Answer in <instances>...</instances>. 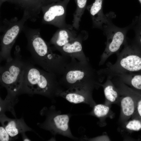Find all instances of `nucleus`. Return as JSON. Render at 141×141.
<instances>
[{"instance_id": "14", "label": "nucleus", "mask_w": 141, "mask_h": 141, "mask_svg": "<svg viewBox=\"0 0 141 141\" xmlns=\"http://www.w3.org/2000/svg\"><path fill=\"white\" fill-rule=\"evenodd\" d=\"M44 0H21L20 5L23 10V15L32 21L36 20L44 5Z\"/></svg>"}, {"instance_id": "12", "label": "nucleus", "mask_w": 141, "mask_h": 141, "mask_svg": "<svg viewBox=\"0 0 141 141\" xmlns=\"http://www.w3.org/2000/svg\"><path fill=\"white\" fill-rule=\"evenodd\" d=\"M57 50L62 55L70 58H74L80 61H89L83 52L79 40L74 39Z\"/></svg>"}, {"instance_id": "10", "label": "nucleus", "mask_w": 141, "mask_h": 141, "mask_svg": "<svg viewBox=\"0 0 141 141\" xmlns=\"http://www.w3.org/2000/svg\"><path fill=\"white\" fill-rule=\"evenodd\" d=\"M69 0L58 1L44 5L42 11L43 13L42 22L57 25L59 19L63 16L65 11V7Z\"/></svg>"}, {"instance_id": "27", "label": "nucleus", "mask_w": 141, "mask_h": 141, "mask_svg": "<svg viewBox=\"0 0 141 141\" xmlns=\"http://www.w3.org/2000/svg\"><path fill=\"white\" fill-rule=\"evenodd\" d=\"M59 0H44V4L45 5L52 2H55Z\"/></svg>"}, {"instance_id": "21", "label": "nucleus", "mask_w": 141, "mask_h": 141, "mask_svg": "<svg viewBox=\"0 0 141 141\" xmlns=\"http://www.w3.org/2000/svg\"><path fill=\"white\" fill-rule=\"evenodd\" d=\"M134 26L135 36L132 43L141 51V22L137 21Z\"/></svg>"}, {"instance_id": "18", "label": "nucleus", "mask_w": 141, "mask_h": 141, "mask_svg": "<svg viewBox=\"0 0 141 141\" xmlns=\"http://www.w3.org/2000/svg\"><path fill=\"white\" fill-rule=\"evenodd\" d=\"M74 39L70 37L66 31L62 30L53 36L50 43L53 45L55 49L58 50Z\"/></svg>"}, {"instance_id": "19", "label": "nucleus", "mask_w": 141, "mask_h": 141, "mask_svg": "<svg viewBox=\"0 0 141 141\" xmlns=\"http://www.w3.org/2000/svg\"><path fill=\"white\" fill-rule=\"evenodd\" d=\"M126 92L135 98L137 103V108L136 112L134 115L137 114L139 117L137 119H141V94L129 87L126 88Z\"/></svg>"}, {"instance_id": "28", "label": "nucleus", "mask_w": 141, "mask_h": 141, "mask_svg": "<svg viewBox=\"0 0 141 141\" xmlns=\"http://www.w3.org/2000/svg\"><path fill=\"white\" fill-rule=\"evenodd\" d=\"M141 5V0H138ZM137 20L138 21H141V13L140 14L138 17Z\"/></svg>"}, {"instance_id": "15", "label": "nucleus", "mask_w": 141, "mask_h": 141, "mask_svg": "<svg viewBox=\"0 0 141 141\" xmlns=\"http://www.w3.org/2000/svg\"><path fill=\"white\" fill-rule=\"evenodd\" d=\"M100 86L103 89L106 100L105 105L108 106V104L116 103L119 100L120 93L111 79L107 78L105 83L101 84Z\"/></svg>"}, {"instance_id": "11", "label": "nucleus", "mask_w": 141, "mask_h": 141, "mask_svg": "<svg viewBox=\"0 0 141 141\" xmlns=\"http://www.w3.org/2000/svg\"><path fill=\"white\" fill-rule=\"evenodd\" d=\"M0 121L10 136L16 139L19 134L33 130L25 122L23 117L18 119H11L7 117L5 113L0 114Z\"/></svg>"}, {"instance_id": "1", "label": "nucleus", "mask_w": 141, "mask_h": 141, "mask_svg": "<svg viewBox=\"0 0 141 141\" xmlns=\"http://www.w3.org/2000/svg\"><path fill=\"white\" fill-rule=\"evenodd\" d=\"M64 91L56 75L36 67L30 61L25 60L19 95L38 94L54 99L60 96Z\"/></svg>"}, {"instance_id": "17", "label": "nucleus", "mask_w": 141, "mask_h": 141, "mask_svg": "<svg viewBox=\"0 0 141 141\" xmlns=\"http://www.w3.org/2000/svg\"><path fill=\"white\" fill-rule=\"evenodd\" d=\"M114 77L132 89L141 94V73H123L117 75Z\"/></svg>"}, {"instance_id": "16", "label": "nucleus", "mask_w": 141, "mask_h": 141, "mask_svg": "<svg viewBox=\"0 0 141 141\" xmlns=\"http://www.w3.org/2000/svg\"><path fill=\"white\" fill-rule=\"evenodd\" d=\"M104 0H95L91 5L90 12L96 24L101 26L103 24H106L111 20L110 17L104 15L102 11Z\"/></svg>"}, {"instance_id": "6", "label": "nucleus", "mask_w": 141, "mask_h": 141, "mask_svg": "<svg viewBox=\"0 0 141 141\" xmlns=\"http://www.w3.org/2000/svg\"><path fill=\"white\" fill-rule=\"evenodd\" d=\"M28 20L27 16L23 15L20 20L14 17L10 20L5 19L3 21L0 30L3 33L1 37V62L3 61L8 62L13 59L11 55V49L25 22Z\"/></svg>"}, {"instance_id": "23", "label": "nucleus", "mask_w": 141, "mask_h": 141, "mask_svg": "<svg viewBox=\"0 0 141 141\" xmlns=\"http://www.w3.org/2000/svg\"><path fill=\"white\" fill-rule=\"evenodd\" d=\"M13 140L4 128L3 126L0 127V141H8Z\"/></svg>"}, {"instance_id": "8", "label": "nucleus", "mask_w": 141, "mask_h": 141, "mask_svg": "<svg viewBox=\"0 0 141 141\" xmlns=\"http://www.w3.org/2000/svg\"><path fill=\"white\" fill-rule=\"evenodd\" d=\"M104 26L107 37L105 48L100 57L99 65H103L111 55L117 52L126 41V35L131 26L121 28L113 24L110 20Z\"/></svg>"}, {"instance_id": "22", "label": "nucleus", "mask_w": 141, "mask_h": 141, "mask_svg": "<svg viewBox=\"0 0 141 141\" xmlns=\"http://www.w3.org/2000/svg\"><path fill=\"white\" fill-rule=\"evenodd\" d=\"M126 127L127 129L132 131H138L141 130V119H134L129 121Z\"/></svg>"}, {"instance_id": "4", "label": "nucleus", "mask_w": 141, "mask_h": 141, "mask_svg": "<svg viewBox=\"0 0 141 141\" xmlns=\"http://www.w3.org/2000/svg\"><path fill=\"white\" fill-rule=\"evenodd\" d=\"M124 45L115 63L108 62L106 67L97 70L103 80L105 77L111 79L121 74L141 73V51L132 43H128L127 40Z\"/></svg>"}, {"instance_id": "9", "label": "nucleus", "mask_w": 141, "mask_h": 141, "mask_svg": "<svg viewBox=\"0 0 141 141\" xmlns=\"http://www.w3.org/2000/svg\"><path fill=\"white\" fill-rule=\"evenodd\" d=\"M93 90L86 87L69 89L62 92L60 96L71 103H84L93 107L96 104L92 97Z\"/></svg>"}, {"instance_id": "13", "label": "nucleus", "mask_w": 141, "mask_h": 141, "mask_svg": "<svg viewBox=\"0 0 141 141\" xmlns=\"http://www.w3.org/2000/svg\"><path fill=\"white\" fill-rule=\"evenodd\" d=\"M120 101L121 110L120 119L122 122L127 121L135 113L137 108V103L135 97L128 94L120 95Z\"/></svg>"}, {"instance_id": "5", "label": "nucleus", "mask_w": 141, "mask_h": 141, "mask_svg": "<svg viewBox=\"0 0 141 141\" xmlns=\"http://www.w3.org/2000/svg\"><path fill=\"white\" fill-rule=\"evenodd\" d=\"M28 49L31 55L30 61L34 64L57 77L63 75L69 58L54 53L42 38L34 41Z\"/></svg>"}, {"instance_id": "20", "label": "nucleus", "mask_w": 141, "mask_h": 141, "mask_svg": "<svg viewBox=\"0 0 141 141\" xmlns=\"http://www.w3.org/2000/svg\"><path fill=\"white\" fill-rule=\"evenodd\" d=\"M93 107V114L99 118H102L106 116L108 114L110 110L109 107L105 104H96Z\"/></svg>"}, {"instance_id": "25", "label": "nucleus", "mask_w": 141, "mask_h": 141, "mask_svg": "<svg viewBox=\"0 0 141 141\" xmlns=\"http://www.w3.org/2000/svg\"><path fill=\"white\" fill-rule=\"evenodd\" d=\"M21 0H0V7L4 2H8L20 7Z\"/></svg>"}, {"instance_id": "24", "label": "nucleus", "mask_w": 141, "mask_h": 141, "mask_svg": "<svg viewBox=\"0 0 141 141\" xmlns=\"http://www.w3.org/2000/svg\"><path fill=\"white\" fill-rule=\"evenodd\" d=\"M77 7V10H83L85 8L87 0H75Z\"/></svg>"}, {"instance_id": "26", "label": "nucleus", "mask_w": 141, "mask_h": 141, "mask_svg": "<svg viewBox=\"0 0 141 141\" xmlns=\"http://www.w3.org/2000/svg\"><path fill=\"white\" fill-rule=\"evenodd\" d=\"M21 134L22 140L24 141H31V140L25 134V132H23Z\"/></svg>"}, {"instance_id": "7", "label": "nucleus", "mask_w": 141, "mask_h": 141, "mask_svg": "<svg viewBox=\"0 0 141 141\" xmlns=\"http://www.w3.org/2000/svg\"><path fill=\"white\" fill-rule=\"evenodd\" d=\"M40 115L45 117L42 123H38L40 128L49 131L54 135L61 134L73 139H77L72 134L69 126L70 115L61 114L55 106L44 107L40 111Z\"/></svg>"}, {"instance_id": "2", "label": "nucleus", "mask_w": 141, "mask_h": 141, "mask_svg": "<svg viewBox=\"0 0 141 141\" xmlns=\"http://www.w3.org/2000/svg\"><path fill=\"white\" fill-rule=\"evenodd\" d=\"M59 80L64 90L79 87L94 89L101 86L103 81L89 61H80L73 58H70Z\"/></svg>"}, {"instance_id": "3", "label": "nucleus", "mask_w": 141, "mask_h": 141, "mask_svg": "<svg viewBox=\"0 0 141 141\" xmlns=\"http://www.w3.org/2000/svg\"><path fill=\"white\" fill-rule=\"evenodd\" d=\"M21 52L20 46L16 45L13 59L0 67V84L5 88L7 92L4 100L13 107L18 102L17 97L22 84L25 61Z\"/></svg>"}]
</instances>
